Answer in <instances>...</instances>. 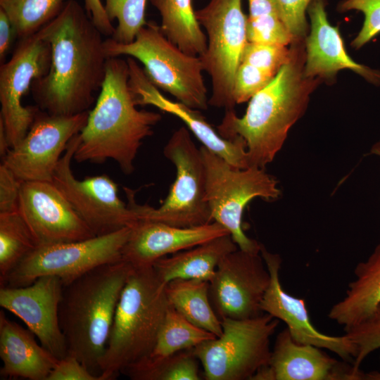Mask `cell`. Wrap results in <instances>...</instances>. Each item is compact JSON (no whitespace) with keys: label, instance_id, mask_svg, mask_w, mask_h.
Segmentation results:
<instances>
[{"label":"cell","instance_id":"1","mask_svg":"<svg viewBox=\"0 0 380 380\" xmlns=\"http://www.w3.org/2000/svg\"><path fill=\"white\" fill-rule=\"evenodd\" d=\"M39 32L50 45L51 63L48 72L32 84L35 105L56 115L89 111L106 76L103 34L75 0L66 1Z\"/></svg>","mask_w":380,"mask_h":380},{"label":"cell","instance_id":"2","mask_svg":"<svg viewBox=\"0 0 380 380\" xmlns=\"http://www.w3.org/2000/svg\"><path fill=\"white\" fill-rule=\"evenodd\" d=\"M304 40L291 44V59L249 100L245 114L239 117L234 110H227L217 127L225 139H244L251 166L265 168L274 160L290 129L305 113L310 95L323 82L304 75Z\"/></svg>","mask_w":380,"mask_h":380},{"label":"cell","instance_id":"3","mask_svg":"<svg viewBox=\"0 0 380 380\" xmlns=\"http://www.w3.org/2000/svg\"><path fill=\"white\" fill-rule=\"evenodd\" d=\"M137 106L129 85L127 59L108 57L99 94L78 133L73 159L98 164L112 160L124 174H132L143 141L162 118L159 113Z\"/></svg>","mask_w":380,"mask_h":380},{"label":"cell","instance_id":"4","mask_svg":"<svg viewBox=\"0 0 380 380\" xmlns=\"http://www.w3.org/2000/svg\"><path fill=\"white\" fill-rule=\"evenodd\" d=\"M132 268L123 260L108 263L63 284L59 322L68 355L101 380L100 362Z\"/></svg>","mask_w":380,"mask_h":380},{"label":"cell","instance_id":"5","mask_svg":"<svg viewBox=\"0 0 380 380\" xmlns=\"http://www.w3.org/2000/svg\"><path fill=\"white\" fill-rule=\"evenodd\" d=\"M152 265L133 267L120 295L105 352L101 378H116L153 351L170 304Z\"/></svg>","mask_w":380,"mask_h":380},{"label":"cell","instance_id":"6","mask_svg":"<svg viewBox=\"0 0 380 380\" xmlns=\"http://www.w3.org/2000/svg\"><path fill=\"white\" fill-rule=\"evenodd\" d=\"M108 57L126 56L139 61L151 82L177 101L198 110H207L208 90L200 56L189 55L170 42L153 21L147 22L130 43L104 40Z\"/></svg>","mask_w":380,"mask_h":380},{"label":"cell","instance_id":"7","mask_svg":"<svg viewBox=\"0 0 380 380\" xmlns=\"http://www.w3.org/2000/svg\"><path fill=\"white\" fill-rule=\"evenodd\" d=\"M163 153L174 164L176 177L158 208L138 204L134 191L125 188L127 205L137 218L179 227H197L213 222L206 199V174L202 153L187 127H181L173 132Z\"/></svg>","mask_w":380,"mask_h":380},{"label":"cell","instance_id":"8","mask_svg":"<svg viewBox=\"0 0 380 380\" xmlns=\"http://www.w3.org/2000/svg\"><path fill=\"white\" fill-rule=\"evenodd\" d=\"M206 174V199L213 222L223 226L241 250L260 253L261 243L242 228V216L255 198L273 201L280 195L277 180L264 168H239L201 146Z\"/></svg>","mask_w":380,"mask_h":380},{"label":"cell","instance_id":"9","mask_svg":"<svg viewBox=\"0 0 380 380\" xmlns=\"http://www.w3.org/2000/svg\"><path fill=\"white\" fill-rule=\"evenodd\" d=\"M279 320L267 313L250 319L224 318L222 333L191 349L206 380H251L270 363V339Z\"/></svg>","mask_w":380,"mask_h":380},{"label":"cell","instance_id":"10","mask_svg":"<svg viewBox=\"0 0 380 380\" xmlns=\"http://www.w3.org/2000/svg\"><path fill=\"white\" fill-rule=\"evenodd\" d=\"M196 17L207 37V48L200 58L211 80L209 105L234 110V80L248 43L242 0H210L196 11Z\"/></svg>","mask_w":380,"mask_h":380},{"label":"cell","instance_id":"11","mask_svg":"<svg viewBox=\"0 0 380 380\" xmlns=\"http://www.w3.org/2000/svg\"><path fill=\"white\" fill-rule=\"evenodd\" d=\"M131 227L89 239L37 246L0 283L25 286L42 276H56L67 284L99 266L122 259Z\"/></svg>","mask_w":380,"mask_h":380},{"label":"cell","instance_id":"12","mask_svg":"<svg viewBox=\"0 0 380 380\" xmlns=\"http://www.w3.org/2000/svg\"><path fill=\"white\" fill-rule=\"evenodd\" d=\"M79 144L78 134L70 141L56 169L53 182L95 236L132 227L138 220L118 196V184L107 175L77 179L71 162Z\"/></svg>","mask_w":380,"mask_h":380},{"label":"cell","instance_id":"13","mask_svg":"<svg viewBox=\"0 0 380 380\" xmlns=\"http://www.w3.org/2000/svg\"><path fill=\"white\" fill-rule=\"evenodd\" d=\"M51 63L49 44L37 32L19 39L11 57L0 65V120L11 148L26 135L39 108L25 106L23 98L35 80L44 77Z\"/></svg>","mask_w":380,"mask_h":380},{"label":"cell","instance_id":"14","mask_svg":"<svg viewBox=\"0 0 380 380\" xmlns=\"http://www.w3.org/2000/svg\"><path fill=\"white\" fill-rule=\"evenodd\" d=\"M89 111L65 116L39 109L26 135L2 163L22 182H53L63 153L85 126Z\"/></svg>","mask_w":380,"mask_h":380},{"label":"cell","instance_id":"15","mask_svg":"<svg viewBox=\"0 0 380 380\" xmlns=\"http://www.w3.org/2000/svg\"><path fill=\"white\" fill-rule=\"evenodd\" d=\"M270 281L260 253L238 248L226 255L209 281L210 300L220 320L250 319L264 313L260 303Z\"/></svg>","mask_w":380,"mask_h":380},{"label":"cell","instance_id":"16","mask_svg":"<svg viewBox=\"0 0 380 380\" xmlns=\"http://www.w3.org/2000/svg\"><path fill=\"white\" fill-rule=\"evenodd\" d=\"M18 211L37 246L95 236L53 182H23Z\"/></svg>","mask_w":380,"mask_h":380},{"label":"cell","instance_id":"17","mask_svg":"<svg viewBox=\"0 0 380 380\" xmlns=\"http://www.w3.org/2000/svg\"><path fill=\"white\" fill-rule=\"evenodd\" d=\"M63 282L56 276H42L31 284L0 288V305L19 317L39 343L57 359L68 354L59 322Z\"/></svg>","mask_w":380,"mask_h":380},{"label":"cell","instance_id":"18","mask_svg":"<svg viewBox=\"0 0 380 380\" xmlns=\"http://www.w3.org/2000/svg\"><path fill=\"white\" fill-rule=\"evenodd\" d=\"M260 254L270 274L260 303L261 310L284 322L296 343L329 350L347 362L354 360L356 347L350 339L346 334L330 336L318 331L311 322L305 300L290 295L283 289L279 279L280 255L269 252L262 244Z\"/></svg>","mask_w":380,"mask_h":380},{"label":"cell","instance_id":"19","mask_svg":"<svg viewBox=\"0 0 380 380\" xmlns=\"http://www.w3.org/2000/svg\"><path fill=\"white\" fill-rule=\"evenodd\" d=\"M127 61L129 66V85L137 106H153L179 118L207 149L233 166L239 168L251 167L246 144L243 138L222 137L201 114L200 110L166 98L151 82L135 59L127 57Z\"/></svg>","mask_w":380,"mask_h":380},{"label":"cell","instance_id":"20","mask_svg":"<svg viewBox=\"0 0 380 380\" xmlns=\"http://www.w3.org/2000/svg\"><path fill=\"white\" fill-rule=\"evenodd\" d=\"M229 234L216 222L192 227H179L163 222L138 220L122 253L133 267L150 266L157 260L186 250L216 237Z\"/></svg>","mask_w":380,"mask_h":380},{"label":"cell","instance_id":"21","mask_svg":"<svg viewBox=\"0 0 380 380\" xmlns=\"http://www.w3.org/2000/svg\"><path fill=\"white\" fill-rule=\"evenodd\" d=\"M325 6L324 0H313L308 8L311 25L304 40V75L331 81L339 71L350 69L367 81L379 84V70L357 63L349 56L338 28L328 20Z\"/></svg>","mask_w":380,"mask_h":380},{"label":"cell","instance_id":"22","mask_svg":"<svg viewBox=\"0 0 380 380\" xmlns=\"http://www.w3.org/2000/svg\"><path fill=\"white\" fill-rule=\"evenodd\" d=\"M346 362L320 348L296 343L285 328L276 337L269 367L272 380H357Z\"/></svg>","mask_w":380,"mask_h":380},{"label":"cell","instance_id":"23","mask_svg":"<svg viewBox=\"0 0 380 380\" xmlns=\"http://www.w3.org/2000/svg\"><path fill=\"white\" fill-rule=\"evenodd\" d=\"M0 357L3 379L47 380L58 361L53 354L38 344L34 334L0 312Z\"/></svg>","mask_w":380,"mask_h":380},{"label":"cell","instance_id":"24","mask_svg":"<svg viewBox=\"0 0 380 380\" xmlns=\"http://www.w3.org/2000/svg\"><path fill=\"white\" fill-rule=\"evenodd\" d=\"M354 274L355 278L349 283L345 296L327 314L343 330L361 322L380 305V243L356 265Z\"/></svg>","mask_w":380,"mask_h":380},{"label":"cell","instance_id":"25","mask_svg":"<svg viewBox=\"0 0 380 380\" xmlns=\"http://www.w3.org/2000/svg\"><path fill=\"white\" fill-rule=\"evenodd\" d=\"M238 248L230 234H225L161 258L152 266L158 277L165 284L176 279L210 281L220 260Z\"/></svg>","mask_w":380,"mask_h":380},{"label":"cell","instance_id":"26","mask_svg":"<svg viewBox=\"0 0 380 380\" xmlns=\"http://www.w3.org/2000/svg\"><path fill=\"white\" fill-rule=\"evenodd\" d=\"M158 11L165 36L184 53L201 56L207 37L196 17L192 0H150Z\"/></svg>","mask_w":380,"mask_h":380},{"label":"cell","instance_id":"27","mask_svg":"<svg viewBox=\"0 0 380 380\" xmlns=\"http://www.w3.org/2000/svg\"><path fill=\"white\" fill-rule=\"evenodd\" d=\"M209 281L198 279H173L166 284L170 305L194 325L217 337L222 333L221 321L215 312L209 296Z\"/></svg>","mask_w":380,"mask_h":380},{"label":"cell","instance_id":"28","mask_svg":"<svg viewBox=\"0 0 380 380\" xmlns=\"http://www.w3.org/2000/svg\"><path fill=\"white\" fill-rule=\"evenodd\" d=\"M37 243L19 212L0 213V283Z\"/></svg>","mask_w":380,"mask_h":380},{"label":"cell","instance_id":"29","mask_svg":"<svg viewBox=\"0 0 380 380\" xmlns=\"http://www.w3.org/2000/svg\"><path fill=\"white\" fill-rule=\"evenodd\" d=\"M215 337L213 334L189 322L170 305L154 348L148 357L155 359L166 357L182 350L192 349Z\"/></svg>","mask_w":380,"mask_h":380},{"label":"cell","instance_id":"30","mask_svg":"<svg viewBox=\"0 0 380 380\" xmlns=\"http://www.w3.org/2000/svg\"><path fill=\"white\" fill-rule=\"evenodd\" d=\"M198 361L189 349L163 358L147 357L122 374L133 380H200Z\"/></svg>","mask_w":380,"mask_h":380},{"label":"cell","instance_id":"31","mask_svg":"<svg viewBox=\"0 0 380 380\" xmlns=\"http://www.w3.org/2000/svg\"><path fill=\"white\" fill-rule=\"evenodd\" d=\"M65 0H0V9L8 17L16 37L38 32L62 11Z\"/></svg>","mask_w":380,"mask_h":380},{"label":"cell","instance_id":"32","mask_svg":"<svg viewBox=\"0 0 380 380\" xmlns=\"http://www.w3.org/2000/svg\"><path fill=\"white\" fill-rule=\"evenodd\" d=\"M249 42L288 46L293 39L283 23L275 0H248Z\"/></svg>","mask_w":380,"mask_h":380},{"label":"cell","instance_id":"33","mask_svg":"<svg viewBox=\"0 0 380 380\" xmlns=\"http://www.w3.org/2000/svg\"><path fill=\"white\" fill-rule=\"evenodd\" d=\"M147 0H105V11L109 20H118L113 40L123 44L133 42L147 22L146 7Z\"/></svg>","mask_w":380,"mask_h":380},{"label":"cell","instance_id":"34","mask_svg":"<svg viewBox=\"0 0 380 380\" xmlns=\"http://www.w3.org/2000/svg\"><path fill=\"white\" fill-rule=\"evenodd\" d=\"M344 331L356 347L353 369L358 380H362V362L370 353L380 349V305L366 319Z\"/></svg>","mask_w":380,"mask_h":380},{"label":"cell","instance_id":"35","mask_svg":"<svg viewBox=\"0 0 380 380\" xmlns=\"http://www.w3.org/2000/svg\"><path fill=\"white\" fill-rule=\"evenodd\" d=\"M291 46L249 42L243 51L242 62L254 65L272 77L291 59Z\"/></svg>","mask_w":380,"mask_h":380},{"label":"cell","instance_id":"36","mask_svg":"<svg viewBox=\"0 0 380 380\" xmlns=\"http://www.w3.org/2000/svg\"><path fill=\"white\" fill-rule=\"evenodd\" d=\"M338 10L341 12L357 10L365 15L362 27L352 41L353 48L362 47L380 33V0H343Z\"/></svg>","mask_w":380,"mask_h":380},{"label":"cell","instance_id":"37","mask_svg":"<svg viewBox=\"0 0 380 380\" xmlns=\"http://www.w3.org/2000/svg\"><path fill=\"white\" fill-rule=\"evenodd\" d=\"M274 77L254 65L241 62L233 84L232 98L235 105L249 101Z\"/></svg>","mask_w":380,"mask_h":380},{"label":"cell","instance_id":"38","mask_svg":"<svg viewBox=\"0 0 380 380\" xmlns=\"http://www.w3.org/2000/svg\"><path fill=\"white\" fill-rule=\"evenodd\" d=\"M313 0H275L281 18L293 39L304 40L308 26L306 11Z\"/></svg>","mask_w":380,"mask_h":380},{"label":"cell","instance_id":"39","mask_svg":"<svg viewBox=\"0 0 380 380\" xmlns=\"http://www.w3.org/2000/svg\"><path fill=\"white\" fill-rule=\"evenodd\" d=\"M22 181L3 163L0 165V213L18 210Z\"/></svg>","mask_w":380,"mask_h":380},{"label":"cell","instance_id":"40","mask_svg":"<svg viewBox=\"0 0 380 380\" xmlns=\"http://www.w3.org/2000/svg\"><path fill=\"white\" fill-rule=\"evenodd\" d=\"M47 380H101L75 356L68 355L59 360Z\"/></svg>","mask_w":380,"mask_h":380},{"label":"cell","instance_id":"41","mask_svg":"<svg viewBox=\"0 0 380 380\" xmlns=\"http://www.w3.org/2000/svg\"><path fill=\"white\" fill-rule=\"evenodd\" d=\"M84 8L95 26L104 36L110 37L115 27L108 18L101 0H84Z\"/></svg>","mask_w":380,"mask_h":380},{"label":"cell","instance_id":"42","mask_svg":"<svg viewBox=\"0 0 380 380\" xmlns=\"http://www.w3.org/2000/svg\"><path fill=\"white\" fill-rule=\"evenodd\" d=\"M13 37H16L13 27L5 12L0 9V61L4 62L12 44Z\"/></svg>","mask_w":380,"mask_h":380},{"label":"cell","instance_id":"43","mask_svg":"<svg viewBox=\"0 0 380 380\" xmlns=\"http://www.w3.org/2000/svg\"><path fill=\"white\" fill-rule=\"evenodd\" d=\"M10 149L11 146L3 122L0 120V156L2 159L6 156Z\"/></svg>","mask_w":380,"mask_h":380},{"label":"cell","instance_id":"44","mask_svg":"<svg viewBox=\"0 0 380 380\" xmlns=\"http://www.w3.org/2000/svg\"><path fill=\"white\" fill-rule=\"evenodd\" d=\"M362 380H380V369L363 372Z\"/></svg>","mask_w":380,"mask_h":380},{"label":"cell","instance_id":"45","mask_svg":"<svg viewBox=\"0 0 380 380\" xmlns=\"http://www.w3.org/2000/svg\"><path fill=\"white\" fill-rule=\"evenodd\" d=\"M370 153L380 157V139L372 146Z\"/></svg>","mask_w":380,"mask_h":380}]
</instances>
